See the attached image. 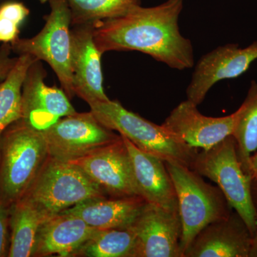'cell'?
Instances as JSON below:
<instances>
[{"label":"cell","instance_id":"obj_25","mask_svg":"<svg viewBox=\"0 0 257 257\" xmlns=\"http://www.w3.org/2000/svg\"><path fill=\"white\" fill-rule=\"evenodd\" d=\"M22 24L18 20L0 15V42L12 44L16 41L20 34Z\"/></svg>","mask_w":257,"mask_h":257},{"label":"cell","instance_id":"obj_8","mask_svg":"<svg viewBox=\"0 0 257 257\" xmlns=\"http://www.w3.org/2000/svg\"><path fill=\"white\" fill-rule=\"evenodd\" d=\"M42 133L49 157L63 162H72L121 139L91 111L62 118Z\"/></svg>","mask_w":257,"mask_h":257},{"label":"cell","instance_id":"obj_15","mask_svg":"<svg viewBox=\"0 0 257 257\" xmlns=\"http://www.w3.org/2000/svg\"><path fill=\"white\" fill-rule=\"evenodd\" d=\"M252 236L236 211L208 224L196 236L184 257H248Z\"/></svg>","mask_w":257,"mask_h":257},{"label":"cell","instance_id":"obj_30","mask_svg":"<svg viewBox=\"0 0 257 257\" xmlns=\"http://www.w3.org/2000/svg\"><path fill=\"white\" fill-rule=\"evenodd\" d=\"M251 171H252V176L257 175V152L254 155L251 156Z\"/></svg>","mask_w":257,"mask_h":257},{"label":"cell","instance_id":"obj_10","mask_svg":"<svg viewBox=\"0 0 257 257\" xmlns=\"http://www.w3.org/2000/svg\"><path fill=\"white\" fill-rule=\"evenodd\" d=\"M256 60L257 41L245 48L228 44L202 56L196 64L187 87V99L199 105L216 82L239 77Z\"/></svg>","mask_w":257,"mask_h":257},{"label":"cell","instance_id":"obj_27","mask_svg":"<svg viewBox=\"0 0 257 257\" xmlns=\"http://www.w3.org/2000/svg\"><path fill=\"white\" fill-rule=\"evenodd\" d=\"M12 52L10 44H3L0 47V82L8 77L18 60V57H11Z\"/></svg>","mask_w":257,"mask_h":257},{"label":"cell","instance_id":"obj_16","mask_svg":"<svg viewBox=\"0 0 257 257\" xmlns=\"http://www.w3.org/2000/svg\"><path fill=\"white\" fill-rule=\"evenodd\" d=\"M121 138L130 155L139 197L147 203L179 212L177 193L165 161L143 151L124 137Z\"/></svg>","mask_w":257,"mask_h":257},{"label":"cell","instance_id":"obj_28","mask_svg":"<svg viewBox=\"0 0 257 257\" xmlns=\"http://www.w3.org/2000/svg\"><path fill=\"white\" fill-rule=\"evenodd\" d=\"M251 194L257 219V175H253L251 177Z\"/></svg>","mask_w":257,"mask_h":257},{"label":"cell","instance_id":"obj_5","mask_svg":"<svg viewBox=\"0 0 257 257\" xmlns=\"http://www.w3.org/2000/svg\"><path fill=\"white\" fill-rule=\"evenodd\" d=\"M106 193L78 166L48 157L23 197L47 218Z\"/></svg>","mask_w":257,"mask_h":257},{"label":"cell","instance_id":"obj_29","mask_svg":"<svg viewBox=\"0 0 257 257\" xmlns=\"http://www.w3.org/2000/svg\"><path fill=\"white\" fill-rule=\"evenodd\" d=\"M248 257H257V228L251 239V248H250Z\"/></svg>","mask_w":257,"mask_h":257},{"label":"cell","instance_id":"obj_4","mask_svg":"<svg viewBox=\"0 0 257 257\" xmlns=\"http://www.w3.org/2000/svg\"><path fill=\"white\" fill-rule=\"evenodd\" d=\"M177 193L179 213L182 221L180 247L182 256L196 236L205 226L228 217L232 212L219 187L211 185L195 171L165 162Z\"/></svg>","mask_w":257,"mask_h":257},{"label":"cell","instance_id":"obj_12","mask_svg":"<svg viewBox=\"0 0 257 257\" xmlns=\"http://www.w3.org/2000/svg\"><path fill=\"white\" fill-rule=\"evenodd\" d=\"M111 197H139L127 149L118 141L72 161Z\"/></svg>","mask_w":257,"mask_h":257},{"label":"cell","instance_id":"obj_23","mask_svg":"<svg viewBox=\"0 0 257 257\" xmlns=\"http://www.w3.org/2000/svg\"><path fill=\"white\" fill-rule=\"evenodd\" d=\"M45 3L49 0H39ZM72 14V25L102 21L126 14L140 5V0H66Z\"/></svg>","mask_w":257,"mask_h":257},{"label":"cell","instance_id":"obj_9","mask_svg":"<svg viewBox=\"0 0 257 257\" xmlns=\"http://www.w3.org/2000/svg\"><path fill=\"white\" fill-rule=\"evenodd\" d=\"M41 61L30 66L22 89V118L24 124L43 132L57 121L77 113L62 89L49 87Z\"/></svg>","mask_w":257,"mask_h":257},{"label":"cell","instance_id":"obj_21","mask_svg":"<svg viewBox=\"0 0 257 257\" xmlns=\"http://www.w3.org/2000/svg\"><path fill=\"white\" fill-rule=\"evenodd\" d=\"M35 60L32 55H19L8 77L0 82V137L7 128L21 119L23 82Z\"/></svg>","mask_w":257,"mask_h":257},{"label":"cell","instance_id":"obj_17","mask_svg":"<svg viewBox=\"0 0 257 257\" xmlns=\"http://www.w3.org/2000/svg\"><path fill=\"white\" fill-rule=\"evenodd\" d=\"M96 230L78 216L63 213L51 216L39 229L33 256H74Z\"/></svg>","mask_w":257,"mask_h":257},{"label":"cell","instance_id":"obj_14","mask_svg":"<svg viewBox=\"0 0 257 257\" xmlns=\"http://www.w3.org/2000/svg\"><path fill=\"white\" fill-rule=\"evenodd\" d=\"M94 23L74 25L71 30V68L74 92L87 104L109 99L103 86L102 54L94 41Z\"/></svg>","mask_w":257,"mask_h":257},{"label":"cell","instance_id":"obj_1","mask_svg":"<svg viewBox=\"0 0 257 257\" xmlns=\"http://www.w3.org/2000/svg\"><path fill=\"white\" fill-rule=\"evenodd\" d=\"M183 0H167L151 8L136 5L118 18L95 22L94 41L101 54L138 51L177 70L192 68L194 50L180 33Z\"/></svg>","mask_w":257,"mask_h":257},{"label":"cell","instance_id":"obj_2","mask_svg":"<svg viewBox=\"0 0 257 257\" xmlns=\"http://www.w3.org/2000/svg\"><path fill=\"white\" fill-rule=\"evenodd\" d=\"M90 111L106 127L117 132L140 150L165 162L191 169L198 149L189 146L165 126L125 109L118 101L89 103Z\"/></svg>","mask_w":257,"mask_h":257},{"label":"cell","instance_id":"obj_19","mask_svg":"<svg viewBox=\"0 0 257 257\" xmlns=\"http://www.w3.org/2000/svg\"><path fill=\"white\" fill-rule=\"evenodd\" d=\"M47 218L26 198L23 197L10 206V227L11 238L8 256H34L39 229Z\"/></svg>","mask_w":257,"mask_h":257},{"label":"cell","instance_id":"obj_18","mask_svg":"<svg viewBox=\"0 0 257 257\" xmlns=\"http://www.w3.org/2000/svg\"><path fill=\"white\" fill-rule=\"evenodd\" d=\"M145 203L140 197H96L61 213L78 216L96 229H126L133 224Z\"/></svg>","mask_w":257,"mask_h":257},{"label":"cell","instance_id":"obj_24","mask_svg":"<svg viewBox=\"0 0 257 257\" xmlns=\"http://www.w3.org/2000/svg\"><path fill=\"white\" fill-rule=\"evenodd\" d=\"M10 206L0 197V257L8 256V226Z\"/></svg>","mask_w":257,"mask_h":257},{"label":"cell","instance_id":"obj_22","mask_svg":"<svg viewBox=\"0 0 257 257\" xmlns=\"http://www.w3.org/2000/svg\"><path fill=\"white\" fill-rule=\"evenodd\" d=\"M138 241L135 233L126 229H97L74 256L137 257Z\"/></svg>","mask_w":257,"mask_h":257},{"label":"cell","instance_id":"obj_13","mask_svg":"<svg viewBox=\"0 0 257 257\" xmlns=\"http://www.w3.org/2000/svg\"><path fill=\"white\" fill-rule=\"evenodd\" d=\"M237 117V110L221 117L205 116L187 99L171 111L162 126L189 146L205 150L232 135Z\"/></svg>","mask_w":257,"mask_h":257},{"label":"cell","instance_id":"obj_26","mask_svg":"<svg viewBox=\"0 0 257 257\" xmlns=\"http://www.w3.org/2000/svg\"><path fill=\"white\" fill-rule=\"evenodd\" d=\"M30 14V10L25 5L18 2H9L0 6V15L18 20L23 24Z\"/></svg>","mask_w":257,"mask_h":257},{"label":"cell","instance_id":"obj_6","mask_svg":"<svg viewBox=\"0 0 257 257\" xmlns=\"http://www.w3.org/2000/svg\"><path fill=\"white\" fill-rule=\"evenodd\" d=\"M191 169L217 184L253 236L257 219L251 199V177L246 175L241 168L234 137L229 135L211 148L198 152Z\"/></svg>","mask_w":257,"mask_h":257},{"label":"cell","instance_id":"obj_3","mask_svg":"<svg viewBox=\"0 0 257 257\" xmlns=\"http://www.w3.org/2000/svg\"><path fill=\"white\" fill-rule=\"evenodd\" d=\"M49 157L42 132L12 124L0 137V197L11 206L23 198Z\"/></svg>","mask_w":257,"mask_h":257},{"label":"cell","instance_id":"obj_11","mask_svg":"<svg viewBox=\"0 0 257 257\" xmlns=\"http://www.w3.org/2000/svg\"><path fill=\"white\" fill-rule=\"evenodd\" d=\"M138 241L137 257H183L182 221L178 211L145 203L130 225Z\"/></svg>","mask_w":257,"mask_h":257},{"label":"cell","instance_id":"obj_20","mask_svg":"<svg viewBox=\"0 0 257 257\" xmlns=\"http://www.w3.org/2000/svg\"><path fill=\"white\" fill-rule=\"evenodd\" d=\"M238 111V117L232 136L236 143V152L241 168L252 177L251 154L257 150V84L251 86Z\"/></svg>","mask_w":257,"mask_h":257},{"label":"cell","instance_id":"obj_7","mask_svg":"<svg viewBox=\"0 0 257 257\" xmlns=\"http://www.w3.org/2000/svg\"><path fill=\"white\" fill-rule=\"evenodd\" d=\"M48 2L50 13L41 31L31 38H18L10 45L18 55H30L46 62L55 72L62 89L72 99L75 94L71 68V10L66 0Z\"/></svg>","mask_w":257,"mask_h":257}]
</instances>
